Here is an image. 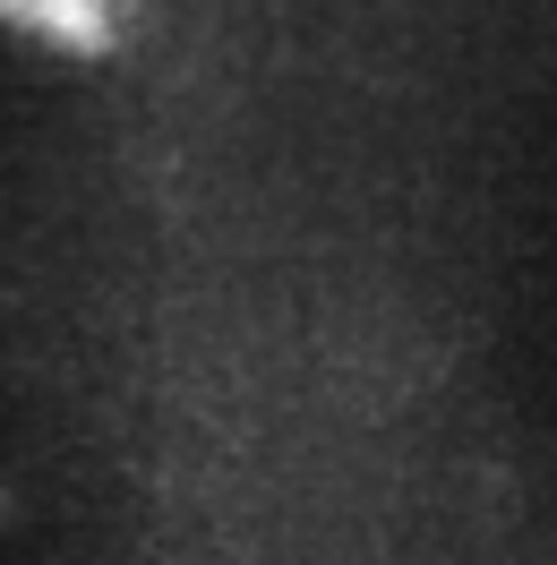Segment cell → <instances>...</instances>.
Here are the masks:
<instances>
[{
  "label": "cell",
  "instance_id": "6da1fadb",
  "mask_svg": "<svg viewBox=\"0 0 557 565\" xmlns=\"http://www.w3.org/2000/svg\"><path fill=\"white\" fill-rule=\"evenodd\" d=\"M18 26H35L52 43H95L104 35V0H0Z\"/></svg>",
  "mask_w": 557,
  "mask_h": 565
}]
</instances>
